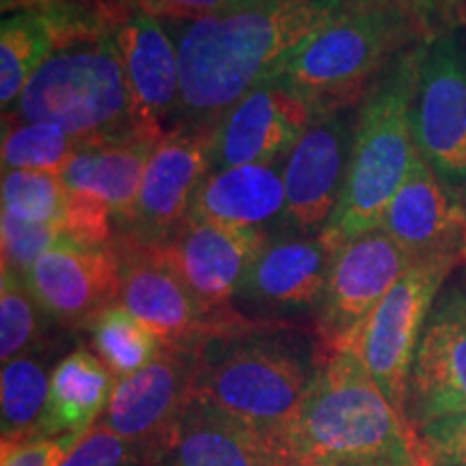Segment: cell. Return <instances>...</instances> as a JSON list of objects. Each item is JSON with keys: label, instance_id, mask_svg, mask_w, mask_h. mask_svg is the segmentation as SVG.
I'll list each match as a JSON object with an SVG mask.
<instances>
[{"label": "cell", "instance_id": "obj_1", "mask_svg": "<svg viewBox=\"0 0 466 466\" xmlns=\"http://www.w3.org/2000/svg\"><path fill=\"white\" fill-rule=\"evenodd\" d=\"M346 0H238L179 28L177 127L212 132L225 113L275 76Z\"/></svg>", "mask_w": 466, "mask_h": 466}, {"label": "cell", "instance_id": "obj_2", "mask_svg": "<svg viewBox=\"0 0 466 466\" xmlns=\"http://www.w3.org/2000/svg\"><path fill=\"white\" fill-rule=\"evenodd\" d=\"M268 450L300 466H428L417 430L350 348L322 352L300 415Z\"/></svg>", "mask_w": 466, "mask_h": 466}, {"label": "cell", "instance_id": "obj_3", "mask_svg": "<svg viewBox=\"0 0 466 466\" xmlns=\"http://www.w3.org/2000/svg\"><path fill=\"white\" fill-rule=\"evenodd\" d=\"M281 326L240 318L197 343L190 400L270 445L300 415L322 350L279 333Z\"/></svg>", "mask_w": 466, "mask_h": 466}, {"label": "cell", "instance_id": "obj_4", "mask_svg": "<svg viewBox=\"0 0 466 466\" xmlns=\"http://www.w3.org/2000/svg\"><path fill=\"white\" fill-rule=\"evenodd\" d=\"M5 124H56L83 145L149 138L134 116L113 25L89 14L74 22L5 113Z\"/></svg>", "mask_w": 466, "mask_h": 466}, {"label": "cell", "instance_id": "obj_5", "mask_svg": "<svg viewBox=\"0 0 466 466\" xmlns=\"http://www.w3.org/2000/svg\"><path fill=\"white\" fill-rule=\"evenodd\" d=\"M423 0H346L333 20L285 58L272 83L316 113L348 106L423 31Z\"/></svg>", "mask_w": 466, "mask_h": 466}, {"label": "cell", "instance_id": "obj_6", "mask_svg": "<svg viewBox=\"0 0 466 466\" xmlns=\"http://www.w3.org/2000/svg\"><path fill=\"white\" fill-rule=\"evenodd\" d=\"M421 52L423 46H419L395 56L359 110L346 188L322 231L335 248L380 227L389 203L410 171L417 154L412 102Z\"/></svg>", "mask_w": 466, "mask_h": 466}, {"label": "cell", "instance_id": "obj_7", "mask_svg": "<svg viewBox=\"0 0 466 466\" xmlns=\"http://www.w3.org/2000/svg\"><path fill=\"white\" fill-rule=\"evenodd\" d=\"M458 264V259L441 258L412 266L378 302L350 348L404 417L408 378L425 319L439 299L442 281Z\"/></svg>", "mask_w": 466, "mask_h": 466}, {"label": "cell", "instance_id": "obj_8", "mask_svg": "<svg viewBox=\"0 0 466 466\" xmlns=\"http://www.w3.org/2000/svg\"><path fill=\"white\" fill-rule=\"evenodd\" d=\"M412 266L415 261L382 227L341 244L316 307L322 352L352 348L378 302Z\"/></svg>", "mask_w": 466, "mask_h": 466}, {"label": "cell", "instance_id": "obj_9", "mask_svg": "<svg viewBox=\"0 0 466 466\" xmlns=\"http://www.w3.org/2000/svg\"><path fill=\"white\" fill-rule=\"evenodd\" d=\"M412 134L450 188L466 182V48L453 31L428 37L412 102Z\"/></svg>", "mask_w": 466, "mask_h": 466}, {"label": "cell", "instance_id": "obj_10", "mask_svg": "<svg viewBox=\"0 0 466 466\" xmlns=\"http://www.w3.org/2000/svg\"><path fill=\"white\" fill-rule=\"evenodd\" d=\"M357 116L348 106L324 110L288 151L283 162V229L318 236L326 229L346 188Z\"/></svg>", "mask_w": 466, "mask_h": 466}, {"label": "cell", "instance_id": "obj_11", "mask_svg": "<svg viewBox=\"0 0 466 466\" xmlns=\"http://www.w3.org/2000/svg\"><path fill=\"white\" fill-rule=\"evenodd\" d=\"M212 132L175 127L151 149L138 197L124 223L130 247L154 248L182 229L192 199L209 173Z\"/></svg>", "mask_w": 466, "mask_h": 466}, {"label": "cell", "instance_id": "obj_12", "mask_svg": "<svg viewBox=\"0 0 466 466\" xmlns=\"http://www.w3.org/2000/svg\"><path fill=\"white\" fill-rule=\"evenodd\" d=\"M121 258L119 305L167 346H197L242 316L238 311L212 313L197 300L177 272L154 248H116Z\"/></svg>", "mask_w": 466, "mask_h": 466}, {"label": "cell", "instance_id": "obj_13", "mask_svg": "<svg viewBox=\"0 0 466 466\" xmlns=\"http://www.w3.org/2000/svg\"><path fill=\"white\" fill-rule=\"evenodd\" d=\"M458 412H466V283L434 300L406 395V417L415 430Z\"/></svg>", "mask_w": 466, "mask_h": 466}, {"label": "cell", "instance_id": "obj_14", "mask_svg": "<svg viewBox=\"0 0 466 466\" xmlns=\"http://www.w3.org/2000/svg\"><path fill=\"white\" fill-rule=\"evenodd\" d=\"M25 283L46 318L67 329H89L119 302L121 258L113 247L61 242L35 261Z\"/></svg>", "mask_w": 466, "mask_h": 466}, {"label": "cell", "instance_id": "obj_15", "mask_svg": "<svg viewBox=\"0 0 466 466\" xmlns=\"http://www.w3.org/2000/svg\"><path fill=\"white\" fill-rule=\"evenodd\" d=\"M318 113L294 91L268 80L225 113L209 137V173L277 162L294 147Z\"/></svg>", "mask_w": 466, "mask_h": 466}, {"label": "cell", "instance_id": "obj_16", "mask_svg": "<svg viewBox=\"0 0 466 466\" xmlns=\"http://www.w3.org/2000/svg\"><path fill=\"white\" fill-rule=\"evenodd\" d=\"M270 240L266 231L186 220L171 240L154 247L156 255L177 272L197 300L212 313L229 311V302Z\"/></svg>", "mask_w": 466, "mask_h": 466}, {"label": "cell", "instance_id": "obj_17", "mask_svg": "<svg viewBox=\"0 0 466 466\" xmlns=\"http://www.w3.org/2000/svg\"><path fill=\"white\" fill-rule=\"evenodd\" d=\"M197 346H167L137 374L115 380L102 425L151 450L190 401Z\"/></svg>", "mask_w": 466, "mask_h": 466}, {"label": "cell", "instance_id": "obj_18", "mask_svg": "<svg viewBox=\"0 0 466 466\" xmlns=\"http://www.w3.org/2000/svg\"><path fill=\"white\" fill-rule=\"evenodd\" d=\"M380 227L415 264L441 258L464 261L466 208L419 149Z\"/></svg>", "mask_w": 466, "mask_h": 466}, {"label": "cell", "instance_id": "obj_19", "mask_svg": "<svg viewBox=\"0 0 466 466\" xmlns=\"http://www.w3.org/2000/svg\"><path fill=\"white\" fill-rule=\"evenodd\" d=\"M113 37L124 66L137 124L145 137L160 141L179 110L177 46L160 20L141 7L113 22Z\"/></svg>", "mask_w": 466, "mask_h": 466}, {"label": "cell", "instance_id": "obj_20", "mask_svg": "<svg viewBox=\"0 0 466 466\" xmlns=\"http://www.w3.org/2000/svg\"><path fill=\"white\" fill-rule=\"evenodd\" d=\"M335 250L324 233L272 238L255 258L236 299L266 311L318 307Z\"/></svg>", "mask_w": 466, "mask_h": 466}, {"label": "cell", "instance_id": "obj_21", "mask_svg": "<svg viewBox=\"0 0 466 466\" xmlns=\"http://www.w3.org/2000/svg\"><path fill=\"white\" fill-rule=\"evenodd\" d=\"M266 441L190 400L171 428L151 445L147 466H270Z\"/></svg>", "mask_w": 466, "mask_h": 466}, {"label": "cell", "instance_id": "obj_22", "mask_svg": "<svg viewBox=\"0 0 466 466\" xmlns=\"http://www.w3.org/2000/svg\"><path fill=\"white\" fill-rule=\"evenodd\" d=\"M283 168L279 171L277 162H264L208 173L186 220L266 231V225L283 220Z\"/></svg>", "mask_w": 466, "mask_h": 466}, {"label": "cell", "instance_id": "obj_23", "mask_svg": "<svg viewBox=\"0 0 466 466\" xmlns=\"http://www.w3.org/2000/svg\"><path fill=\"white\" fill-rule=\"evenodd\" d=\"M156 143L151 138H134L80 145L61 171L67 195L108 209L121 225L137 201L145 165Z\"/></svg>", "mask_w": 466, "mask_h": 466}, {"label": "cell", "instance_id": "obj_24", "mask_svg": "<svg viewBox=\"0 0 466 466\" xmlns=\"http://www.w3.org/2000/svg\"><path fill=\"white\" fill-rule=\"evenodd\" d=\"M116 378L89 348H76L52 370L39 436H85L106 410Z\"/></svg>", "mask_w": 466, "mask_h": 466}, {"label": "cell", "instance_id": "obj_25", "mask_svg": "<svg viewBox=\"0 0 466 466\" xmlns=\"http://www.w3.org/2000/svg\"><path fill=\"white\" fill-rule=\"evenodd\" d=\"M85 11L63 3L17 11L0 25V104L3 113L14 106L31 76L50 55L61 35Z\"/></svg>", "mask_w": 466, "mask_h": 466}, {"label": "cell", "instance_id": "obj_26", "mask_svg": "<svg viewBox=\"0 0 466 466\" xmlns=\"http://www.w3.org/2000/svg\"><path fill=\"white\" fill-rule=\"evenodd\" d=\"M52 371L44 348L3 363L0 406H3V439L39 436L50 398Z\"/></svg>", "mask_w": 466, "mask_h": 466}, {"label": "cell", "instance_id": "obj_27", "mask_svg": "<svg viewBox=\"0 0 466 466\" xmlns=\"http://www.w3.org/2000/svg\"><path fill=\"white\" fill-rule=\"evenodd\" d=\"M93 352L116 380L143 370L160 352V339L119 302L100 313L89 326Z\"/></svg>", "mask_w": 466, "mask_h": 466}, {"label": "cell", "instance_id": "obj_28", "mask_svg": "<svg viewBox=\"0 0 466 466\" xmlns=\"http://www.w3.org/2000/svg\"><path fill=\"white\" fill-rule=\"evenodd\" d=\"M80 145L56 124H5L3 167L5 171L61 173Z\"/></svg>", "mask_w": 466, "mask_h": 466}, {"label": "cell", "instance_id": "obj_29", "mask_svg": "<svg viewBox=\"0 0 466 466\" xmlns=\"http://www.w3.org/2000/svg\"><path fill=\"white\" fill-rule=\"evenodd\" d=\"M3 214L28 225L66 229L67 188L61 173L3 171Z\"/></svg>", "mask_w": 466, "mask_h": 466}, {"label": "cell", "instance_id": "obj_30", "mask_svg": "<svg viewBox=\"0 0 466 466\" xmlns=\"http://www.w3.org/2000/svg\"><path fill=\"white\" fill-rule=\"evenodd\" d=\"M46 313L25 279L11 270L0 277V359L9 363L22 354L46 346L44 339Z\"/></svg>", "mask_w": 466, "mask_h": 466}, {"label": "cell", "instance_id": "obj_31", "mask_svg": "<svg viewBox=\"0 0 466 466\" xmlns=\"http://www.w3.org/2000/svg\"><path fill=\"white\" fill-rule=\"evenodd\" d=\"M67 240L72 238L63 227L28 225L3 214V270H11L25 279L35 261Z\"/></svg>", "mask_w": 466, "mask_h": 466}, {"label": "cell", "instance_id": "obj_32", "mask_svg": "<svg viewBox=\"0 0 466 466\" xmlns=\"http://www.w3.org/2000/svg\"><path fill=\"white\" fill-rule=\"evenodd\" d=\"M147 453L149 450L138 442L96 423L61 466H145Z\"/></svg>", "mask_w": 466, "mask_h": 466}, {"label": "cell", "instance_id": "obj_33", "mask_svg": "<svg viewBox=\"0 0 466 466\" xmlns=\"http://www.w3.org/2000/svg\"><path fill=\"white\" fill-rule=\"evenodd\" d=\"M85 436H22V439H3V445H0V466H61Z\"/></svg>", "mask_w": 466, "mask_h": 466}, {"label": "cell", "instance_id": "obj_34", "mask_svg": "<svg viewBox=\"0 0 466 466\" xmlns=\"http://www.w3.org/2000/svg\"><path fill=\"white\" fill-rule=\"evenodd\" d=\"M417 434L428 466H466V412L425 423Z\"/></svg>", "mask_w": 466, "mask_h": 466}, {"label": "cell", "instance_id": "obj_35", "mask_svg": "<svg viewBox=\"0 0 466 466\" xmlns=\"http://www.w3.org/2000/svg\"><path fill=\"white\" fill-rule=\"evenodd\" d=\"M238 0H134L137 7L156 17H173V20H199L203 15L217 14Z\"/></svg>", "mask_w": 466, "mask_h": 466}, {"label": "cell", "instance_id": "obj_36", "mask_svg": "<svg viewBox=\"0 0 466 466\" xmlns=\"http://www.w3.org/2000/svg\"><path fill=\"white\" fill-rule=\"evenodd\" d=\"M442 14L466 28V0H439Z\"/></svg>", "mask_w": 466, "mask_h": 466}, {"label": "cell", "instance_id": "obj_37", "mask_svg": "<svg viewBox=\"0 0 466 466\" xmlns=\"http://www.w3.org/2000/svg\"><path fill=\"white\" fill-rule=\"evenodd\" d=\"M56 3V0H3V11L7 14H17V11H28V9H39L48 7V5Z\"/></svg>", "mask_w": 466, "mask_h": 466}, {"label": "cell", "instance_id": "obj_38", "mask_svg": "<svg viewBox=\"0 0 466 466\" xmlns=\"http://www.w3.org/2000/svg\"><path fill=\"white\" fill-rule=\"evenodd\" d=\"M270 466H300V464H288V462H281V460H272Z\"/></svg>", "mask_w": 466, "mask_h": 466}, {"label": "cell", "instance_id": "obj_39", "mask_svg": "<svg viewBox=\"0 0 466 466\" xmlns=\"http://www.w3.org/2000/svg\"><path fill=\"white\" fill-rule=\"evenodd\" d=\"M464 261H466V248H464Z\"/></svg>", "mask_w": 466, "mask_h": 466}, {"label": "cell", "instance_id": "obj_40", "mask_svg": "<svg viewBox=\"0 0 466 466\" xmlns=\"http://www.w3.org/2000/svg\"><path fill=\"white\" fill-rule=\"evenodd\" d=\"M145 466H147V464H145Z\"/></svg>", "mask_w": 466, "mask_h": 466}]
</instances>
